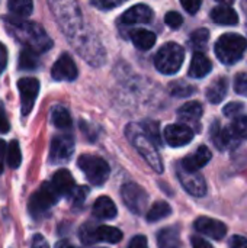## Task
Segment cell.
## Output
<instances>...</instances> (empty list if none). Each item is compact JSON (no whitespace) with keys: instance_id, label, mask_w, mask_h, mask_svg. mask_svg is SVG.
Instances as JSON below:
<instances>
[{"instance_id":"1","label":"cell","mask_w":247,"mask_h":248,"mask_svg":"<svg viewBox=\"0 0 247 248\" xmlns=\"http://www.w3.org/2000/svg\"><path fill=\"white\" fill-rule=\"evenodd\" d=\"M49 7L73 48L90 64L99 67L105 62V49L83 20L82 12L74 1H49Z\"/></svg>"},{"instance_id":"2","label":"cell","mask_w":247,"mask_h":248,"mask_svg":"<svg viewBox=\"0 0 247 248\" xmlns=\"http://www.w3.org/2000/svg\"><path fill=\"white\" fill-rule=\"evenodd\" d=\"M3 22L6 31L17 42H20L25 49H29L35 54H42L52 46V39L38 23L10 16H3Z\"/></svg>"},{"instance_id":"3","label":"cell","mask_w":247,"mask_h":248,"mask_svg":"<svg viewBox=\"0 0 247 248\" xmlns=\"http://www.w3.org/2000/svg\"><path fill=\"white\" fill-rule=\"evenodd\" d=\"M125 135L131 141V144L135 147V150L143 155V158L148 163V166L159 174L163 173L162 157L156 148V144L144 134L143 126L137 124H128L125 128Z\"/></svg>"},{"instance_id":"4","label":"cell","mask_w":247,"mask_h":248,"mask_svg":"<svg viewBox=\"0 0 247 248\" xmlns=\"http://www.w3.org/2000/svg\"><path fill=\"white\" fill-rule=\"evenodd\" d=\"M246 49V38L233 32L221 35L215 42V48H214L217 58L226 65H233L239 62L243 58Z\"/></svg>"},{"instance_id":"5","label":"cell","mask_w":247,"mask_h":248,"mask_svg":"<svg viewBox=\"0 0 247 248\" xmlns=\"http://www.w3.org/2000/svg\"><path fill=\"white\" fill-rule=\"evenodd\" d=\"M185 60V49L176 42L165 44L154 57V65L162 74H176Z\"/></svg>"},{"instance_id":"6","label":"cell","mask_w":247,"mask_h":248,"mask_svg":"<svg viewBox=\"0 0 247 248\" xmlns=\"http://www.w3.org/2000/svg\"><path fill=\"white\" fill-rule=\"evenodd\" d=\"M77 163H79V167L86 174L87 180L93 186H102L108 180L111 169H109V164L102 157L93 155V154H83L79 157Z\"/></svg>"},{"instance_id":"7","label":"cell","mask_w":247,"mask_h":248,"mask_svg":"<svg viewBox=\"0 0 247 248\" xmlns=\"http://www.w3.org/2000/svg\"><path fill=\"white\" fill-rule=\"evenodd\" d=\"M57 202H58V193L54 190L51 183H42L41 187L29 199V214L33 218H39Z\"/></svg>"},{"instance_id":"8","label":"cell","mask_w":247,"mask_h":248,"mask_svg":"<svg viewBox=\"0 0 247 248\" xmlns=\"http://www.w3.org/2000/svg\"><path fill=\"white\" fill-rule=\"evenodd\" d=\"M121 198L125 206L135 215H141L147 209L148 195L137 183H125L121 187Z\"/></svg>"},{"instance_id":"9","label":"cell","mask_w":247,"mask_h":248,"mask_svg":"<svg viewBox=\"0 0 247 248\" xmlns=\"http://www.w3.org/2000/svg\"><path fill=\"white\" fill-rule=\"evenodd\" d=\"M153 10L147 4H134L128 10H125L118 19V26L122 32L131 29L138 25H147L153 19Z\"/></svg>"},{"instance_id":"10","label":"cell","mask_w":247,"mask_h":248,"mask_svg":"<svg viewBox=\"0 0 247 248\" xmlns=\"http://www.w3.org/2000/svg\"><path fill=\"white\" fill-rule=\"evenodd\" d=\"M176 174H178V179L182 183L183 189L189 195H192L195 198H204L205 196V193H207V183H205L204 177L199 173L188 171V170H185L179 164L178 169H176Z\"/></svg>"},{"instance_id":"11","label":"cell","mask_w":247,"mask_h":248,"mask_svg":"<svg viewBox=\"0 0 247 248\" xmlns=\"http://www.w3.org/2000/svg\"><path fill=\"white\" fill-rule=\"evenodd\" d=\"M17 89H19L20 105H22V116H28L38 97L39 81L33 77H25L17 81Z\"/></svg>"},{"instance_id":"12","label":"cell","mask_w":247,"mask_h":248,"mask_svg":"<svg viewBox=\"0 0 247 248\" xmlns=\"http://www.w3.org/2000/svg\"><path fill=\"white\" fill-rule=\"evenodd\" d=\"M74 151V140L70 135H57L51 141L49 161L52 164L66 163L70 160Z\"/></svg>"},{"instance_id":"13","label":"cell","mask_w":247,"mask_h":248,"mask_svg":"<svg viewBox=\"0 0 247 248\" xmlns=\"http://www.w3.org/2000/svg\"><path fill=\"white\" fill-rule=\"evenodd\" d=\"M51 76L54 80H58V81H73L77 78L79 76L77 65L70 57V54L64 52L60 55V58L54 62L51 68Z\"/></svg>"},{"instance_id":"14","label":"cell","mask_w":247,"mask_h":248,"mask_svg":"<svg viewBox=\"0 0 247 248\" xmlns=\"http://www.w3.org/2000/svg\"><path fill=\"white\" fill-rule=\"evenodd\" d=\"M194 138V131L183 124H173L166 126L165 140L170 147H183Z\"/></svg>"},{"instance_id":"15","label":"cell","mask_w":247,"mask_h":248,"mask_svg":"<svg viewBox=\"0 0 247 248\" xmlns=\"http://www.w3.org/2000/svg\"><path fill=\"white\" fill-rule=\"evenodd\" d=\"M195 230L202 234L207 235L213 240H223L227 234V227L226 224H223L221 221L208 218V217H201L195 221Z\"/></svg>"},{"instance_id":"16","label":"cell","mask_w":247,"mask_h":248,"mask_svg":"<svg viewBox=\"0 0 247 248\" xmlns=\"http://www.w3.org/2000/svg\"><path fill=\"white\" fill-rule=\"evenodd\" d=\"M210 135H211V140H213L214 145L220 151H224L227 148H233L237 144V137L233 134L231 128H221L218 121H215L211 125Z\"/></svg>"},{"instance_id":"17","label":"cell","mask_w":247,"mask_h":248,"mask_svg":"<svg viewBox=\"0 0 247 248\" xmlns=\"http://www.w3.org/2000/svg\"><path fill=\"white\" fill-rule=\"evenodd\" d=\"M213 158V154L211 151L205 147V145H201L194 154L185 157L182 161H181V166L188 170V171H198L199 169L205 167L210 160Z\"/></svg>"},{"instance_id":"18","label":"cell","mask_w":247,"mask_h":248,"mask_svg":"<svg viewBox=\"0 0 247 248\" xmlns=\"http://www.w3.org/2000/svg\"><path fill=\"white\" fill-rule=\"evenodd\" d=\"M51 186H52L54 190L58 193V196H60V195L68 196V195H71L73 190L76 189L74 179H73V176L70 174V171L66 170V169H61V170H58V171L54 174V177H52V180H51Z\"/></svg>"},{"instance_id":"19","label":"cell","mask_w":247,"mask_h":248,"mask_svg":"<svg viewBox=\"0 0 247 248\" xmlns=\"http://www.w3.org/2000/svg\"><path fill=\"white\" fill-rule=\"evenodd\" d=\"M213 70V62L210 61V58L202 54V52H195L192 55V61L189 65V76L194 78H202L207 74H210V71Z\"/></svg>"},{"instance_id":"20","label":"cell","mask_w":247,"mask_h":248,"mask_svg":"<svg viewBox=\"0 0 247 248\" xmlns=\"http://www.w3.org/2000/svg\"><path fill=\"white\" fill-rule=\"evenodd\" d=\"M178 116L186 126H188V124L198 125V122L202 116V105L199 102H188L178 109Z\"/></svg>"},{"instance_id":"21","label":"cell","mask_w":247,"mask_h":248,"mask_svg":"<svg viewBox=\"0 0 247 248\" xmlns=\"http://www.w3.org/2000/svg\"><path fill=\"white\" fill-rule=\"evenodd\" d=\"M211 19L223 26H234L239 22V15L233 7L218 4L211 10Z\"/></svg>"},{"instance_id":"22","label":"cell","mask_w":247,"mask_h":248,"mask_svg":"<svg viewBox=\"0 0 247 248\" xmlns=\"http://www.w3.org/2000/svg\"><path fill=\"white\" fill-rule=\"evenodd\" d=\"M116 206L115 202L109 196H99L93 205V214L95 217L100 219H114L116 217Z\"/></svg>"},{"instance_id":"23","label":"cell","mask_w":247,"mask_h":248,"mask_svg":"<svg viewBox=\"0 0 247 248\" xmlns=\"http://www.w3.org/2000/svg\"><path fill=\"white\" fill-rule=\"evenodd\" d=\"M229 92V80L226 77H217L207 89V99L211 103H220L226 99Z\"/></svg>"},{"instance_id":"24","label":"cell","mask_w":247,"mask_h":248,"mask_svg":"<svg viewBox=\"0 0 247 248\" xmlns=\"http://www.w3.org/2000/svg\"><path fill=\"white\" fill-rule=\"evenodd\" d=\"M130 38L132 44L138 49H143V51L150 49L156 44V33L147 29H134L130 32Z\"/></svg>"},{"instance_id":"25","label":"cell","mask_w":247,"mask_h":248,"mask_svg":"<svg viewBox=\"0 0 247 248\" xmlns=\"http://www.w3.org/2000/svg\"><path fill=\"white\" fill-rule=\"evenodd\" d=\"M122 240V232L115 227L100 225L95 230V241H105L111 244H116Z\"/></svg>"},{"instance_id":"26","label":"cell","mask_w":247,"mask_h":248,"mask_svg":"<svg viewBox=\"0 0 247 248\" xmlns=\"http://www.w3.org/2000/svg\"><path fill=\"white\" fill-rule=\"evenodd\" d=\"M157 243L160 248H178L179 244V228L167 227L163 228L157 235Z\"/></svg>"},{"instance_id":"27","label":"cell","mask_w":247,"mask_h":248,"mask_svg":"<svg viewBox=\"0 0 247 248\" xmlns=\"http://www.w3.org/2000/svg\"><path fill=\"white\" fill-rule=\"evenodd\" d=\"M172 214V208L167 202L165 201H159L156 203H153V206L148 209L147 212V221L150 222H157L163 218H167Z\"/></svg>"},{"instance_id":"28","label":"cell","mask_w":247,"mask_h":248,"mask_svg":"<svg viewBox=\"0 0 247 248\" xmlns=\"http://www.w3.org/2000/svg\"><path fill=\"white\" fill-rule=\"evenodd\" d=\"M52 124L60 129H68L71 126V116L70 112L64 106H55L51 112Z\"/></svg>"},{"instance_id":"29","label":"cell","mask_w":247,"mask_h":248,"mask_svg":"<svg viewBox=\"0 0 247 248\" xmlns=\"http://www.w3.org/2000/svg\"><path fill=\"white\" fill-rule=\"evenodd\" d=\"M9 10L19 16V17H26L32 13L33 10V3L31 0H10L7 3Z\"/></svg>"},{"instance_id":"30","label":"cell","mask_w":247,"mask_h":248,"mask_svg":"<svg viewBox=\"0 0 247 248\" xmlns=\"http://www.w3.org/2000/svg\"><path fill=\"white\" fill-rule=\"evenodd\" d=\"M6 161L9 164V167L12 169H17L20 166V161H22V153H20V147H19V142L17 141H12L7 147V151H6Z\"/></svg>"},{"instance_id":"31","label":"cell","mask_w":247,"mask_h":248,"mask_svg":"<svg viewBox=\"0 0 247 248\" xmlns=\"http://www.w3.org/2000/svg\"><path fill=\"white\" fill-rule=\"evenodd\" d=\"M208 39H210V32H208V29H205V28H199V29H197V31H194V32H192L189 42H191L192 48L202 49V48H205V46H207Z\"/></svg>"},{"instance_id":"32","label":"cell","mask_w":247,"mask_h":248,"mask_svg":"<svg viewBox=\"0 0 247 248\" xmlns=\"http://www.w3.org/2000/svg\"><path fill=\"white\" fill-rule=\"evenodd\" d=\"M36 65H38L36 54L29 49H23L19 55V67L23 70H32Z\"/></svg>"},{"instance_id":"33","label":"cell","mask_w":247,"mask_h":248,"mask_svg":"<svg viewBox=\"0 0 247 248\" xmlns=\"http://www.w3.org/2000/svg\"><path fill=\"white\" fill-rule=\"evenodd\" d=\"M143 131L144 134L156 144H162V137H160V131H159V124L154 122V121H147L144 122V126H143Z\"/></svg>"},{"instance_id":"34","label":"cell","mask_w":247,"mask_h":248,"mask_svg":"<svg viewBox=\"0 0 247 248\" xmlns=\"http://www.w3.org/2000/svg\"><path fill=\"white\" fill-rule=\"evenodd\" d=\"M231 131L237 138L247 140V116H237L233 121Z\"/></svg>"},{"instance_id":"35","label":"cell","mask_w":247,"mask_h":248,"mask_svg":"<svg viewBox=\"0 0 247 248\" xmlns=\"http://www.w3.org/2000/svg\"><path fill=\"white\" fill-rule=\"evenodd\" d=\"M194 92H195V87H192L186 83H182V81L173 83L170 86V93L176 97H186V96H191Z\"/></svg>"},{"instance_id":"36","label":"cell","mask_w":247,"mask_h":248,"mask_svg":"<svg viewBox=\"0 0 247 248\" xmlns=\"http://www.w3.org/2000/svg\"><path fill=\"white\" fill-rule=\"evenodd\" d=\"M165 22H166V25H167L169 28H172V29H179V28L182 26V23H183V17H182L181 13H178V12H175V10H170V12L166 13Z\"/></svg>"},{"instance_id":"37","label":"cell","mask_w":247,"mask_h":248,"mask_svg":"<svg viewBox=\"0 0 247 248\" xmlns=\"http://www.w3.org/2000/svg\"><path fill=\"white\" fill-rule=\"evenodd\" d=\"M234 90L237 94L247 96V74L246 73H239L234 78Z\"/></svg>"},{"instance_id":"38","label":"cell","mask_w":247,"mask_h":248,"mask_svg":"<svg viewBox=\"0 0 247 248\" xmlns=\"http://www.w3.org/2000/svg\"><path fill=\"white\" fill-rule=\"evenodd\" d=\"M245 109L243 103H239V102H231L229 105L224 106L223 109V113L226 116H230V118H237V115H240V112Z\"/></svg>"},{"instance_id":"39","label":"cell","mask_w":247,"mask_h":248,"mask_svg":"<svg viewBox=\"0 0 247 248\" xmlns=\"http://www.w3.org/2000/svg\"><path fill=\"white\" fill-rule=\"evenodd\" d=\"M89 195V189L87 187H76L71 193L73 202L74 205H82L86 201V196Z\"/></svg>"},{"instance_id":"40","label":"cell","mask_w":247,"mask_h":248,"mask_svg":"<svg viewBox=\"0 0 247 248\" xmlns=\"http://www.w3.org/2000/svg\"><path fill=\"white\" fill-rule=\"evenodd\" d=\"M182 7L188 12V13H191V15H195L198 10H199V7H201V4H202V1L201 0H182Z\"/></svg>"},{"instance_id":"41","label":"cell","mask_w":247,"mask_h":248,"mask_svg":"<svg viewBox=\"0 0 247 248\" xmlns=\"http://www.w3.org/2000/svg\"><path fill=\"white\" fill-rule=\"evenodd\" d=\"M121 3H122L121 0H93L92 1V4L99 9H112V7L119 6Z\"/></svg>"},{"instance_id":"42","label":"cell","mask_w":247,"mask_h":248,"mask_svg":"<svg viewBox=\"0 0 247 248\" xmlns=\"http://www.w3.org/2000/svg\"><path fill=\"white\" fill-rule=\"evenodd\" d=\"M128 248H148L147 238H146L144 235H135V237L130 241Z\"/></svg>"},{"instance_id":"43","label":"cell","mask_w":247,"mask_h":248,"mask_svg":"<svg viewBox=\"0 0 247 248\" xmlns=\"http://www.w3.org/2000/svg\"><path fill=\"white\" fill-rule=\"evenodd\" d=\"M9 128H10V124H9V121H7L4 108H3V105L0 103V134L9 132Z\"/></svg>"},{"instance_id":"44","label":"cell","mask_w":247,"mask_h":248,"mask_svg":"<svg viewBox=\"0 0 247 248\" xmlns=\"http://www.w3.org/2000/svg\"><path fill=\"white\" fill-rule=\"evenodd\" d=\"M230 248H247V238L242 235H234L230 240Z\"/></svg>"},{"instance_id":"45","label":"cell","mask_w":247,"mask_h":248,"mask_svg":"<svg viewBox=\"0 0 247 248\" xmlns=\"http://www.w3.org/2000/svg\"><path fill=\"white\" fill-rule=\"evenodd\" d=\"M191 244H192V248H214L208 241H205L201 237H192Z\"/></svg>"},{"instance_id":"46","label":"cell","mask_w":247,"mask_h":248,"mask_svg":"<svg viewBox=\"0 0 247 248\" xmlns=\"http://www.w3.org/2000/svg\"><path fill=\"white\" fill-rule=\"evenodd\" d=\"M31 248H49V246H48L47 240H45L42 235L36 234V235L32 238V246H31Z\"/></svg>"},{"instance_id":"47","label":"cell","mask_w":247,"mask_h":248,"mask_svg":"<svg viewBox=\"0 0 247 248\" xmlns=\"http://www.w3.org/2000/svg\"><path fill=\"white\" fill-rule=\"evenodd\" d=\"M6 65H7V49H6V46L0 42V74L4 71Z\"/></svg>"},{"instance_id":"48","label":"cell","mask_w":247,"mask_h":248,"mask_svg":"<svg viewBox=\"0 0 247 248\" xmlns=\"http://www.w3.org/2000/svg\"><path fill=\"white\" fill-rule=\"evenodd\" d=\"M6 151H7V145L3 140H0V174L4 170V160H6Z\"/></svg>"},{"instance_id":"49","label":"cell","mask_w":247,"mask_h":248,"mask_svg":"<svg viewBox=\"0 0 247 248\" xmlns=\"http://www.w3.org/2000/svg\"><path fill=\"white\" fill-rule=\"evenodd\" d=\"M54 248H76V247H74V246H71L68 241H58Z\"/></svg>"},{"instance_id":"50","label":"cell","mask_w":247,"mask_h":248,"mask_svg":"<svg viewBox=\"0 0 247 248\" xmlns=\"http://www.w3.org/2000/svg\"><path fill=\"white\" fill-rule=\"evenodd\" d=\"M243 7H245V12L247 13V1H245V3H243Z\"/></svg>"}]
</instances>
